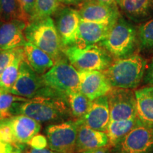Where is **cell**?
Here are the masks:
<instances>
[{"label": "cell", "instance_id": "obj_1", "mask_svg": "<svg viewBox=\"0 0 153 153\" xmlns=\"http://www.w3.org/2000/svg\"><path fill=\"white\" fill-rule=\"evenodd\" d=\"M11 113L12 116L25 115L39 123H59L73 118L68 95L47 86L42 88L33 98L15 103Z\"/></svg>", "mask_w": 153, "mask_h": 153}, {"label": "cell", "instance_id": "obj_2", "mask_svg": "<svg viewBox=\"0 0 153 153\" xmlns=\"http://www.w3.org/2000/svg\"><path fill=\"white\" fill-rule=\"evenodd\" d=\"M146 68V60L135 53L124 58L114 60L102 72L112 87L133 89L144 79Z\"/></svg>", "mask_w": 153, "mask_h": 153}, {"label": "cell", "instance_id": "obj_3", "mask_svg": "<svg viewBox=\"0 0 153 153\" xmlns=\"http://www.w3.org/2000/svg\"><path fill=\"white\" fill-rule=\"evenodd\" d=\"M114 60L128 57L138 49L137 28L129 20L120 16L106 38L99 43Z\"/></svg>", "mask_w": 153, "mask_h": 153}, {"label": "cell", "instance_id": "obj_4", "mask_svg": "<svg viewBox=\"0 0 153 153\" xmlns=\"http://www.w3.org/2000/svg\"><path fill=\"white\" fill-rule=\"evenodd\" d=\"M24 35L26 41L43 50L55 62L62 57L63 47L51 17L29 23L25 28Z\"/></svg>", "mask_w": 153, "mask_h": 153}, {"label": "cell", "instance_id": "obj_5", "mask_svg": "<svg viewBox=\"0 0 153 153\" xmlns=\"http://www.w3.org/2000/svg\"><path fill=\"white\" fill-rule=\"evenodd\" d=\"M62 52L69 62L79 72L104 71L114 58L99 44L79 47L75 45L63 48Z\"/></svg>", "mask_w": 153, "mask_h": 153}, {"label": "cell", "instance_id": "obj_6", "mask_svg": "<svg viewBox=\"0 0 153 153\" xmlns=\"http://www.w3.org/2000/svg\"><path fill=\"white\" fill-rule=\"evenodd\" d=\"M41 77L45 86L66 95L79 91V71L62 57Z\"/></svg>", "mask_w": 153, "mask_h": 153}, {"label": "cell", "instance_id": "obj_7", "mask_svg": "<svg viewBox=\"0 0 153 153\" xmlns=\"http://www.w3.org/2000/svg\"><path fill=\"white\" fill-rule=\"evenodd\" d=\"M111 153H153V124L138 118L135 126L117 144Z\"/></svg>", "mask_w": 153, "mask_h": 153}, {"label": "cell", "instance_id": "obj_8", "mask_svg": "<svg viewBox=\"0 0 153 153\" xmlns=\"http://www.w3.org/2000/svg\"><path fill=\"white\" fill-rule=\"evenodd\" d=\"M78 126V119L48 126L45 133L49 148L56 153H75Z\"/></svg>", "mask_w": 153, "mask_h": 153}, {"label": "cell", "instance_id": "obj_9", "mask_svg": "<svg viewBox=\"0 0 153 153\" xmlns=\"http://www.w3.org/2000/svg\"><path fill=\"white\" fill-rule=\"evenodd\" d=\"M111 120H128L137 117L135 91L130 89L113 87L107 94Z\"/></svg>", "mask_w": 153, "mask_h": 153}, {"label": "cell", "instance_id": "obj_10", "mask_svg": "<svg viewBox=\"0 0 153 153\" xmlns=\"http://www.w3.org/2000/svg\"><path fill=\"white\" fill-rule=\"evenodd\" d=\"M77 9L80 19L85 22L114 24L120 16L118 5L102 3L96 0L79 4Z\"/></svg>", "mask_w": 153, "mask_h": 153}, {"label": "cell", "instance_id": "obj_11", "mask_svg": "<svg viewBox=\"0 0 153 153\" xmlns=\"http://www.w3.org/2000/svg\"><path fill=\"white\" fill-rule=\"evenodd\" d=\"M45 86L41 76L36 73L24 60L20 65L18 78L9 92L19 97L30 99L37 95Z\"/></svg>", "mask_w": 153, "mask_h": 153}, {"label": "cell", "instance_id": "obj_12", "mask_svg": "<svg viewBox=\"0 0 153 153\" xmlns=\"http://www.w3.org/2000/svg\"><path fill=\"white\" fill-rule=\"evenodd\" d=\"M55 14V24L62 47L74 45L78 27L81 21L77 9L64 7L59 9Z\"/></svg>", "mask_w": 153, "mask_h": 153}, {"label": "cell", "instance_id": "obj_13", "mask_svg": "<svg viewBox=\"0 0 153 153\" xmlns=\"http://www.w3.org/2000/svg\"><path fill=\"white\" fill-rule=\"evenodd\" d=\"M79 72V91L90 101L107 95L112 87L102 71Z\"/></svg>", "mask_w": 153, "mask_h": 153}, {"label": "cell", "instance_id": "obj_14", "mask_svg": "<svg viewBox=\"0 0 153 153\" xmlns=\"http://www.w3.org/2000/svg\"><path fill=\"white\" fill-rule=\"evenodd\" d=\"M79 120L91 128L106 133L111 120L107 95L91 101L87 113Z\"/></svg>", "mask_w": 153, "mask_h": 153}, {"label": "cell", "instance_id": "obj_15", "mask_svg": "<svg viewBox=\"0 0 153 153\" xmlns=\"http://www.w3.org/2000/svg\"><path fill=\"white\" fill-rule=\"evenodd\" d=\"M26 26V22L19 19L0 22V50L24 46L27 42L24 35Z\"/></svg>", "mask_w": 153, "mask_h": 153}, {"label": "cell", "instance_id": "obj_16", "mask_svg": "<svg viewBox=\"0 0 153 153\" xmlns=\"http://www.w3.org/2000/svg\"><path fill=\"white\" fill-rule=\"evenodd\" d=\"M114 24L81 20L78 27L74 45L79 47H85L99 44L106 38Z\"/></svg>", "mask_w": 153, "mask_h": 153}, {"label": "cell", "instance_id": "obj_17", "mask_svg": "<svg viewBox=\"0 0 153 153\" xmlns=\"http://www.w3.org/2000/svg\"><path fill=\"white\" fill-rule=\"evenodd\" d=\"M78 120L75 153L108 146V137L106 132L91 128Z\"/></svg>", "mask_w": 153, "mask_h": 153}, {"label": "cell", "instance_id": "obj_18", "mask_svg": "<svg viewBox=\"0 0 153 153\" xmlns=\"http://www.w3.org/2000/svg\"><path fill=\"white\" fill-rule=\"evenodd\" d=\"M7 119L18 147L19 145L26 144L41 129V123L25 115H16Z\"/></svg>", "mask_w": 153, "mask_h": 153}, {"label": "cell", "instance_id": "obj_19", "mask_svg": "<svg viewBox=\"0 0 153 153\" xmlns=\"http://www.w3.org/2000/svg\"><path fill=\"white\" fill-rule=\"evenodd\" d=\"M118 5L128 20L142 24L153 16V0H120Z\"/></svg>", "mask_w": 153, "mask_h": 153}, {"label": "cell", "instance_id": "obj_20", "mask_svg": "<svg viewBox=\"0 0 153 153\" xmlns=\"http://www.w3.org/2000/svg\"><path fill=\"white\" fill-rule=\"evenodd\" d=\"M24 60L36 73L43 75L54 65L55 61L43 50L30 42H26L23 46Z\"/></svg>", "mask_w": 153, "mask_h": 153}, {"label": "cell", "instance_id": "obj_21", "mask_svg": "<svg viewBox=\"0 0 153 153\" xmlns=\"http://www.w3.org/2000/svg\"><path fill=\"white\" fill-rule=\"evenodd\" d=\"M135 95L137 117L145 123L153 124V86L137 89Z\"/></svg>", "mask_w": 153, "mask_h": 153}, {"label": "cell", "instance_id": "obj_22", "mask_svg": "<svg viewBox=\"0 0 153 153\" xmlns=\"http://www.w3.org/2000/svg\"><path fill=\"white\" fill-rule=\"evenodd\" d=\"M138 118L135 117L128 120H110L106 133L108 137V146L110 148L117 144L125 137L135 126Z\"/></svg>", "mask_w": 153, "mask_h": 153}, {"label": "cell", "instance_id": "obj_23", "mask_svg": "<svg viewBox=\"0 0 153 153\" xmlns=\"http://www.w3.org/2000/svg\"><path fill=\"white\" fill-rule=\"evenodd\" d=\"M60 9L59 0H35L30 22L51 17Z\"/></svg>", "mask_w": 153, "mask_h": 153}, {"label": "cell", "instance_id": "obj_24", "mask_svg": "<svg viewBox=\"0 0 153 153\" xmlns=\"http://www.w3.org/2000/svg\"><path fill=\"white\" fill-rule=\"evenodd\" d=\"M24 60V51L6 68L0 75V87L7 91H10L19 76V68Z\"/></svg>", "mask_w": 153, "mask_h": 153}, {"label": "cell", "instance_id": "obj_25", "mask_svg": "<svg viewBox=\"0 0 153 153\" xmlns=\"http://www.w3.org/2000/svg\"><path fill=\"white\" fill-rule=\"evenodd\" d=\"M137 33L139 51L145 53L153 51V16L139 25Z\"/></svg>", "mask_w": 153, "mask_h": 153}, {"label": "cell", "instance_id": "obj_26", "mask_svg": "<svg viewBox=\"0 0 153 153\" xmlns=\"http://www.w3.org/2000/svg\"><path fill=\"white\" fill-rule=\"evenodd\" d=\"M70 110L74 118L79 119L87 113L91 101L80 91L68 95Z\"/></svg>", "mask_w": 153, "mask_h": 153}, {"label": "cell", "instance_id": "obj_27", "mask_svg": "<svg viewBox=\"0 0 153 153\" xmlns=\"http://www.w3.org/2000/svg\"><path fill=\"white\" fill-rule=\"evenodd\" d=\"M28 99L14 95L0 87V119H7L12 116L11 109L16 102L25 101Z\"/></svg>", "mask_w": 153, "mask_h": 153}, {"label": "cell", "instance_id": "obj_28", "mask_svg": "<svg viewBox=\"0 0 153 153\" xmlns=\"http://www.w3.org/2000/svg\"><path fill=\"white\" fill-rule=\"evenodd\" d=\"M21 19V11L17 0H0V22Z\"/></svg>", "mask_w": 153, "mask_h": 153}, {"label": "cell", "instance_id": "obj_29", "mask_svg": "<svg viewBox=\"0 0 153 153\" xmlns=\"http://www.w3.org/2000/svg\"><path fill=\"white\" fill-rule=\"evenodd\" d=\"M23 47H19L10 50H0V75L4 70L13 62L19 54L23 53Z\"/></svg>", "mask_w": 153, "mask_h": 153}, {"label": "cell", "instance_id": "obj_30", "mask_svg": "<svg viewBox=\"0 0 153 153\" xmlns=\"http://www.w3.org/2000/svg\"><path fill=\"white\" fill-rule=\"evenodd\" d=\"M21 11V19L27 24L30 22L35 0H17Z\"/></svg>", "mask_w": 153, "mask_h": 153}, {"label": "cell", "instance_id": "obj_31", "mask_svg": "<svg viewBox=\"0 0 153 153\" xmlns=\"http://www.w3.org/2000/svg\"><path fill=\"white\" fill-rule=\"evenodd\" d=\"M0 140L14 145L19 148L18 145H16V141H15L12 130L7 121V119L0 121Z\"/></svg>", "mask_w": 153, "mask_h": 153}, {"label": "cell", "instance_id": "obj_32", "mask_svg": "<svg viewBox=\"0 0 153 153\" xmlns=\"http://www.w3.org/2000/svg\"><path fill=\"white\" fill-rule=\"evenodd\" d=\"M26 144L29 145L30 148L36 149H43L47 148L48 143L47 137L45 135L38 133L36 135H34Z\"/></svg>", "mask_w": 153, "mask_h": 153}, {"label": "cell", "instance_id": "obj_33", "mask_svg": "<svg viewBox=\"0 0 153 153\" xmlns=\"http://www.w3.org/2000/svg\"><path fill=\"white\" fill-rule=\"evenodd\" d=\"M143 80L147 85L153 86V57L147 66Z\"/></svg>", "mask_w": 153, "mask_h": 153}, {"label": "cell", "instance_id": "obj_34", "mask_svg": "<svg viewBox=\"0 0 153 153\" xmlns=\"http://www.w3.org/2000/svg\"><path fill=\"white\" fill-rule=\"evenodd\" d=\"M20 149L15 145L0 140V153H12Z\"/></svg>", "mask_w": 153, "mask_h": 153}, {"label": "cell", "instance_id": "obj_35", "mask_svg": "<svg viewBox=\"0 0 153 153\" xmlns=\"http://www.w3.org/2000/svg\"><path fill=\"white\" fill-rule=\"evenodd\" d=\"M22 153H56L54 151L51 150L48 148H43V149H36V148H30L28 150H25L24 152Z\"/></svg>", "mask_w": 153, "mask_h": 153}, {"label": "cell", "instance_id": "obj_36", "mask_svg": "<svg viewBox=\"0 0 153 153\" xmlns=\"http://www.w3.org/2000/svg\"><path fill=\"white\" fill-rule=\"evenodd\" d=\"M79 153H111V148L109 147L106 146V147H104V148H100L94 149V150L84 151V152H82Z\"/></svg>", "mask_w": 153, "mask_h": 153}, {"label": "cell", "instance_id": "obj_37", "mask_svg": "<svg viewBox=\"0 0 153 153\" xmlns=\"http://www.w3.org/2000/svg\"><path fill=\"white\" fill-rule=\"evenodd\" d=\"M60 3L66 5H75L79 4L82 0H59Z\"/></svg>", "mask_w": 153, "mask_h": 153}, {"label": "cell", "instance_id": "obj_38", "mask_svg": "<svg viewBox=\"0 0 153 153\" xmlns=\"http://www.w3.org/2000/svg\"><path fill=\"white\" fill-rule=\"evenodd\" d=\"M96 1H100V2H102V3L109 4L118 5V4L120 0H96Z\"/></svg>", "mask_w": 153, "mask_h": 153}, {"label": "cell", "instance_id": "obj_39", "mask_svg": "<svg viewBox=\"0 0 153 153\" xmlns=\"http://www.w3.org/2000/svg\"><path fill=\"white\" fill-rule=\"evenodd\" d=\"M12 153H22V152H21V151H20V150H16V151H15V152H12Z\"/></svg>", "mask_w": 153, "mask_h": 153}, {"label": "cell", "instance_id": "obj_40", "mask_svg": "<svg viewBox=\"0 0 153 153\" xmlns=\"http://www.w3.org/2000/svg\"><path fill=\"white\" fill-rule=\"evenodd\" d=\"M89 1V0H82V1Z\"/></svg>", "mask_w": 153, "mask_h": 153}, {"label": "cell", "instance_id": "obj_41", "mask_svg": "<svg viewBox=\"0 0 153 153\" xmlns=\"http://www.w3.org/2000/svg\"><path fill=\"white\" fill-rule=\"evenodd\" d=\"M1 119H0V121H1Z\"/></svg>", "mask_w": 153, "mask_h": 153}]
</instances>
